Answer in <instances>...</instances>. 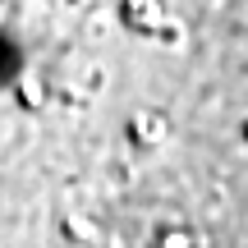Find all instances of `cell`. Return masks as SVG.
<instances>
[{"label":"cell","mask_w":248,"mask_h":248,"mask_svg":"<svg viewBox=\"0 0 248 248\" xmlns=\"http://www.w3.org/2000/svg\"><path fill=\"white\" fill-rule=\"evenodd\" d=\"M161 133H166V120H161L156 110H147V115H138V120H133V138H142V142H156Z\"/></svg>","instance_id":"obj_1"},{"label":"cell","mask_w":248,"mask_h":248,"mask_svg":"<svg viewBox=\"0 0 248 248\" xmlns=\"http://www.w3.org/2000/svg\"><path fill=\"white\" fill-rule=\"evenodd\" d=\"M244 138H248V129H244Z\"/></svg>","instance_id":"obj_4"},{"label":"cell","mask_w":248,"mask_h":248,"mask_svg":"<svg viewBox=\"0 0 248 248\" xmlns=\"http://www.w3.org/2000/svg\"><path fill=\"white\" fill-rule=\"evenodd\" d=\"M18 97H23V101H32V106H37V101H42V83H23V88H18Z\"/></svg>","instance_id":"obj_3"},{"label":"cell","mask_w":248,"mask_h":248,"mask_svg":"<svg viewBox=\"0 0 248 248\" xmlns=\"http://www.w3.org/2000/svg\"><path fill=\"white\" fill-rule=\"evenodd\" d=\"M161 248H198V239H193V230H166Z\"/></svg>","instance_id":"obj_2"}]
</instances>
